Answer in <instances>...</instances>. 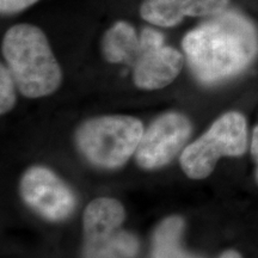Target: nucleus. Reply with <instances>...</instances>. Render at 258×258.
Masks as SVG:
<instances>
[{
    "label": "nucleus",
    "instance_id": "nucleus-12",
    "mask_svg": "<svg viewBox=\"0 0 258 258\" xmlns=\"http://www.w3.org/2000/svg\"><path fill=\"white\" fill-rule=\"evenodd\" d=\"M16 85L14 77L10 72L9 67L0 66V112L6 114L16 104Z\"/></svg>",
    "mask_w": 258,
    "mask_h": 258
},
{
    "label": "nucleus",
    "instance_id": "nucleus-3",
    "mask_svg": "<svg viewBox=\"0 0 258 258\" xmlns=\"http://www.w3.org/2000/svg\"><path fill=\"white\" fill-rule=\"evenodd\" d=\"M144 132L141 121L132 116H102L84 122L77 129L74 141L92 165L117 169L137 152Z\"/></svg>",
    "mask_w": 258,
    "mask_h": 258
},
{
    "label": "nucleus",
    "instance_id": "nucleus-15",
    "mask_svg": "<svg viewBox=\"0 0 258 258\" xmlns=\"http://www.w3.org/2000/svg\"><path fill=\"white\" fill-rule=\"evenodd\" d=\"M219 258H243L240 256V253H238L237 251H233V250H230V251H226L221 254Z\"/></svg>",
    "mask_w": 258,
    "mask_h": 258
},
{
    "label": "nucleus",
    "instance_id": "nucleus-13",
    "mask_svg": "<svg viewBox=\"0 0 258 258\" xmlns=\"http://www.w3.org/2000/svg\"><path fill=\"white\" fill-rule=\"evenodd\" d=\"M37 2L38 0H0V12L3 16L17 15L31 8Z\"/></svg>",
    "mask_w": 258,
    "mask_h": 258
},
{
    "label": "nucleus",
    "instance_id": "nucleus-7",
    "mask_svg": "<svg viewBox=\"0 0 258 258\" xmlns=\"http://www.w3.org/2000/svg\"><path fill=\"white\" fill-rule=\"evenodd\" d=\"M21 196L25 205L49 221H62L76 208V196L53 171L32 166L21 179Z\"/></svg>",
    "mask_w": 258,
    "mask_h": 258
},
{
    "label": "nucleus",
    "instance_id": "nucleus-8",
    "mask_svg": "<svg viewBox=\"0 0 258 258\" xmlns=\"http://www.w3.org/2000/svg\"><path fill=\"white\" fill-rule=\"evenodd\" d=\"M190 133L191 123L185 115L175 111L160 115L144 132L135 159L146 170L165 166L180 152Z\"/></svg>",
    "mask_w": 258,
    "mask_h": 258
},
{
    "label": "nucleus",
    "instance_id": "nucleus-11",
    "mask_svg": "<svg viewBox=\"0 0 258 258\" xmlns=\"http://www.w3.org/2000/svg\"><path fill=\"white\" fill-rule=\"evenodd\" d=\"M184 221L179 217H170L158 226L153 235L152 258H199L180 246Z\"/></svg>",
    "mask_w": 258,
    "mask_h": 258
},
{
    "label": "nucleus",
    "instance_id": "nucleus-2",
    "mask_svg": "<svg viewBox=\"0 0 258 258\" xmlns=\"http://www.w3.org/2000/svg\"><path fill=\"white\" fill-rule=\"evenodd\" d=\"M3 55L17 89L28 98L51 95L62 82V72L49 41L35 25L16 24L5 32Z\"/></svg>",
    "mask_w": 258,
    "mask_h": 258
},
{
    "label": "nucleus",
    "instance_id": "nucleus-10",
    "mask_svg": "<svg viewBox=\"0 0 258 258\" xmlns=\"http://www.w3.org/2000/svg\"><path fill=\"white\" fill-rule=\"evenodd\" d=\"M140 49V35L125 21H118L103 35L101 50L110 63H125L133 66Z\"/></svg>",
    "mask_w": 258,
    "mask_h": 258
},
{
    "label": "nucleus",
    "instance_id": "nucleus-5",
    "mask_svg": "<svg viewBox=\"0 0 258 258\" xmlns=\"http://www.w3.org/2000/svg\"><path fill=\"white\" fill-rule=\"evenodd\" d=\"M124 218V208L117 200H93L84 212V258L137 256V237L121 228Z\"/></svg>",
    "mask_w": 258,
    "mask_h": 258
},
{
    "label": "nucleus",
    "instance_id": "nucleus-4",
    "mask_svg": "<svg viewBox=\"0 0 258 258\" xmlns=\"http://www.w3.org/2000/svg\"><path fill=\"white\" fill-rule=\"evenodd\" d=\"M247 148V124L244 115L226 112L205 134L180 154V166L189 178L208 177L222 157H240Z\"/></svg>",
    "mask_w": 258,
    "mask_h": 258
},
{
    "label": "nucleus",
    "instance_id": "nucleus-1",
    "mask_svg": "<svg viewBox=\"0 0 258 258\" xmlns=\"http://www.w3.org/2000/svg\"><path fill=\"white\" fill-rule=\"evenodd\" d=\"M195 78L217 84L246 70L258 54V31L238 11L225 10L190 30L182 42Z\"/></svg>",
    "mask_w": 258,
    "mask_h": 258
},
{
    "label": "nucleus",
    "instance_id": "nucleus-14",
    "mask_svg": "<svg viewBox=\"0 0 258 258\" xmlns=\"http://www.w3.org/2000/svg\"><path fill=\"white\" fill-rule=\"evenodd\" d=\"M251 154H252V159L256 163V171H254V178L258 184V125L253 129L252 140H251Z\"/></svg>",
    "mask_w": 258,
    "mask_h": 258
},
{
    "label": "nucleus",
    "instance_id": "nucleus-9",
    "mask_svg": "<svg viewBox=\"0 0 258 258\" xmlns=\"http://www.w3.org/2000/svg\"><path fill=\"white\" fill-rule=\"evenodd\" d=\"M230 0H144L140 16L160 28H172L185 17H212L224 12Z\"/></svg>",
    "mask_w": 258,
    "mask_h": 258
},
{
    "label": "nucleus",
    "instance_id": "nucleus-6",
    "mask_svg": "<svg viewBox=\"0 0 258 258\" xmlns=\"http://www.w3.org/2000/svg\"><path fill=\"white\" fill-rule=\"evenodd\" d=\"M184 56L176 48L165 46L160 31L143 29L140 49L133 64V82L141 90H159L170 85L184 66Z\"/></svg>",
    "mask_w": 258,
    "mask_h": 258
}]
</instances>
